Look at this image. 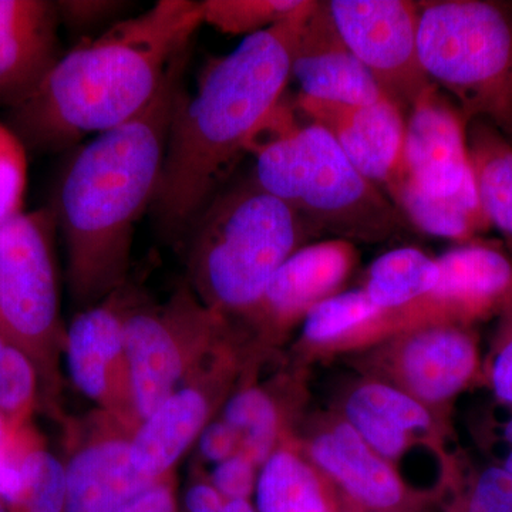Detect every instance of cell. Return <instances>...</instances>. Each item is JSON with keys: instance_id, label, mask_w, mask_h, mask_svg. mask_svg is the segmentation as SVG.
Returning a JSON list of instances; mask_svg holds the SVG:
<instances>
[{"instance_id": "f1b7e54d", "label": "cell", "mask_w": 512, "mask_h": 512, "mask_svg": "<svg viewBox=\"0 0 512 512\" xmlns=\"http://www.w3.org/2000/svg\"><path fill=\"white\" fill-rule=\"evenodd\" d=\"M25 497L12 512H64L66 467L42 447L26 446L19 456Z\"/></svg>"}, {"instance_id": "f35d334b", "label": "cell", "mask_w": 512, "mask_h": 512, "mask_svg": "<svg viewBox=\"0 0 512 512\" xmlns=\"http://www.w3.org/2000/svg\"><path fill=\"white\" fill-rule=\"evenodd\" d=\"M504 439L508 444H511L510 453L507 454L504 458L503 466L505 470L510 471L512 473V419L508 420L504 426Z\"/></svg>"}, {"instance_id": "ba28073f", "label": "cell", "mask_w": 512, "mask_h": 512, "mask_svg": "<svg viewBox=\"0 0 512 512\" xmlns=\"http://www.w3.org/2000/svg\"><path fill=\"white\" fill-rule=\"evenodd\" d=\"M217 325V312L181 291L161 309H134L124 316L131 403L137 424L156 412L180 389L190 369L194 348Z\"/></svg>"}, {"instance_id": "484cf974", "label": "cell", "mask_w": 512, "mask_h": 512, "mask_svg": "<svg viewBox=\"0 0 512 512\" xmlns=\"http://www.w3.org/2000/svg\"><path fill=\"white\" fill-rule=\"evenodd\" d=\"M222 420L237 434L238 453L255 466H262L274 453L278 433V412L262 390H242L228 400Z\"/></svg>"}, {"instance_id": "b9f144b4", "label": "cell", "mask_w": 512, "mask_h": 512, "mask_svg": "<svg viewBox=\"0 0 512 512\" xmlns=\"http://www.w3.org/2000/svg\"><path fill=\"white\" fill-rule=\"evenodd\" d=\"M0 512H12V511H10V508L8 507V505L3 503L2 500H0Z\"/></svg>"}, {"instance_id": "3957f363", "label": "cell", "mask_w": 512, "mask_h": 512, "mask_svg": "<svg viewBox=\"0 0 512 512\" xmlns=\"http://www.w3.org/2000/svg\"><path fill=\"white\" fill-rule=\"evenodd\" d=\"M201 25V2L192 0H160L114 23L60 57L35 92L13 107L15 133L26 147L57 151L127 123L156 97Z\"/></svg>"}, {"instance_id": "2e32d148", "label": "cell", "mask_w": 512, "mask_h": 512, "mask_svg": "<svg viewBox=\"0 0 512 512\" xmlns=\"http://www.w3.org/2000/svg\"><path fill=\"white\" fill-rule=\"evenodd\" d=\"M355 248L346 239H330L298 249L269 282L249 312L285 323L305 316L313 306L339 293L355 264Z\"/></svg>"}, {"instance_id": "603a6c76", "label": "cell", "mask_w": 512, "mask_h": 512, "mask_svg": "<svg viewBox=\"0 0 512 512\" xmlns=\"http://www.w3.org/2000/svg\"><path fill=\"white\" fill-rule=\"evenodd\" d=\"M467 151L485 217L512 237V144L493 123L476 119L467 124Z\"/></svg>"}, {"instance_id": "9a60e30c", "label": "cell", "mask_w": 512, "mask_h": 512, "mask_svg": "<svg viewBox=\"0 0 512 512\" xmlns=\"http://www.w3.org/2000/svg\"><path fill=\"white\" fill-rule=\"evenodd\" d=\"M130 439L119 431H106L74 451L64 466V512H117L157 484L131 463Z\"/></svg>"}, {"instance_id": "d6a6232c", "label": "cell", "mask_w": 512, "mask_h": 512, "mask_svg": "<svg viewBox=\"0 0 512 512\" xmlns=\"http://www.w3.org/2000/svg\"><path fill=\"white\" fill-rule=\"evenodd\" d=\"M256 466L242 454L215 464L210 483L222 495L225 501L247 500L255 494Z\"/></svg>"}, {"instance_id": "cb8c5ba5", "label": "cell", "mask_w": 512, "mask_h": 512, "mask_svg": "<svg viewBox=\"0 0 512 512\" xmlns=\"http://www.w3.org/2000/svg\"><path fill=\"white\" fill-rule=\"evenodd\" d=\"M439 279L437 258L417 248H397L373 262L363 291L387 316L424 308Z\"/></svg>"}, {"instance_id": "74e56055", "label": "cell", "mask_w": 512, "mask_h": 512, "mask_svg": "<svg viewBox=\"0 0 512 512\" xmlns=\"http://www.w3.org/2000/svg\"><path fill=\"white\" fill-rule=\"evenodd\" d=\"M221 512H258L251 501L247 500H235L227 501Z\"/></svg>"}, {"instance_id": "8992f818", "label": "cell", "mask_w": 512, "mask_h": 512, "mask_svg": "<svg viewBox=\"0 0 512 512\" xmlns=\"http://www.w3.org/2000/svg\"><path fill=\"white\" fill-rule=\"evenodd\" d=\"M419 59L468 121L512 131V13L485 0L419 3Z\"/></svg>"}, {"instance_id": "60d3db41", "label": "cell", "mask_w": 512, "mask_h": 512, "mask_svg": "<svg viewBox=\"0 0 512 512\" xmlns=\"http://www.w3.org/2000/svg\"><path fill=\"white\" fill-rule=\"evenodd\" d=\"M6 346H8V340H6L5 338H3L2 335H0V355H2L3 349H5Z\"/></svg>"}, {"instance_id": "d6986e66", "label": "cell", "mask_w": 512, "mask_h": 512, "mask_svg": "<svg viewBox=\"0 0 512 512\" xmlns=\"http://www.w3.org/2000/svg\"><path fill=\"white\" fill-rule=\"evenodd\" d=\"M477 366V346L470 333L447 323L414 332L400 356V370L412 396L429 403L460 392Z\"/></svg>"}, {"instance_id": "5bb4252c", "label": "cell", "mask_w": 512, "mask_h": 512, "mask_svg": "<svg viewBox=\"0 0 512 512\" xmlns=\"http://www.w3.org/2000/svg\"><path fill=\"white\" fill-rule=\"evenodd\" d=\"M57 22L56 3L0 0V106H19L59 62Z\"/></svg>"}, {"instance_id": "e0dca14e", "label": "cell", "mask_w": 512, "mask_h": 512, "mask_svg": "<svg viewBox=\"0 0 512 512\" xmlns=\"http://www.w3.org/2000/svg\"><path fill=\"white\" fill-rule=\"evenodd\" d=\"M311 457L320 471L365 510L400 512L406 504V488L396 471L348 423L316 437Z\"/></svg>"}, {"instance_id": "5b68a950", "label": "cell", "mask_w": 512, "mask_h": 512, "mask_svg": "<svg viewBox=\"0 0 512 512\" xmlns=\"http://www.w3.org/2000/svg\"><path fill=\"white\" fill-rule=\"evenodd\" d=\"M259 187L288 204L312 232L377 241L407 220L386 192L353 167L325 128L298 123L255 154Z\"/></svg>"}, {"instance_id": "8fae6325", "label": "cell", "mask_w": 512, "mask_h": 512, "mask_svg": "<svg viewBox=\"0 0 512 512\" xmlns=\"http://www.w3.org/2000/svg\"><path fill=\"white\" fill-rule=\"evenodd\" d=\"M298 106L335 138L353 167L380 190H386L402 170L406 120L402 107L389 97L359 106L301 96Z\"/></svg>"}, {"instance_id": "83f0119b", "label": "cell", "mask_w": 512, "mask_h": 512, "mask_svg": "<svg viewBox=\"0 0 512 512\" xmlns=\"http://www.w3.org/2000/svg\"><path fill=\"white\" fill-rule=\"evenodd\" d=\"M303 0H204L202 23L227 35H255L284 22Z\"/></svg>"}, {"instance_id": "7a4b0ae2", "label": "cell", "mask_w": 512, "mask_h": 512, "mask_svg": "<svg viewBox=\"0 0 512 512\" xmlns=\"http://www.w3.org/2000/svg\"><path fill=\"white\" fill-rule=\"evenodd\" d=\"M188 55L175 57L146 109L83 147L60 181L53 211L66 241L70 289L87 308L123 284L134 224L160 184Z\"/></svg>"}, {"instance_id": "ffe728a7", "label": "cell", "mask_w": 512, "mask_h": 512, "mask_svg": "<svg viewBox=\"0 0 512 512\" xmlns=\"http://www.w3.org/2000/svg\"><path fill=\"white\" fill-rule=\"evenodd\" d=\"M207 393L194 384L180 387L138 424L130 439L131 463L141 476L158 483L170 477L210 419Z\"/></svg>"}, {"instance_id": "6da1fadb", "label": "cell", "mask_w": 512, "mask_h": 512, "mask_svg": "<svg viewBox=\"0 0 512 512\" xmlns=\"http://www.w3.org/2000/svg\"><path fill=\"white\" fill-rule=\"evenodd\" d=\"M316 0L284 22L247 36L202 73L197 92L181 87L153 211L168 238H180L234 173L255 131L282 100L293 55Z\"/></svg>"}, {"instance_id": "ab89813d", "label": "cell", "mask_w": 512, "mask_h": 512, "mask_svg": "<svg viewBox=\"0 0 512 512\" xmlns=\"http://www.w3.org/2000/svg\"><path fill=\"white\" fill-rule=\"evenodd\" d=\"M12 430V427H10L9 424L6 423V420L0 416V446L10 439V436H12Z\"/></svg>"}, {"instance_id": "7c38bea8", "label": "cell", "mask_w": 512, "mask_h": 512, "mask_svg": "<svg viewBox=\"0 0 512 512\" xmlns=\"http://www.w3.org/2000/svg\"><path fill=\"white\" fill-rule=\"evenodd\" d=\"M117 301L92 306L74 318L66 335V359L74 386L107 412L133 414L124 316Z\"/></svg>"}, {"instance_id": "d4e9b609", "label": "cell", "mask_w": 512, "mask_h": 512, "mask_svg": "<svg viewBox=\"0 0 512 512\" xmlns=\"http://www.w3.org/2000/svg\"><path fill=\"white\" fill-rule=\"evenodd\" d=\"M258 512H335L318 474L288 450L274 451L259 470Z\"/></svg>"}, {"instance_id": "1f68e13d", "label": "cell", "mask_w": 512, "mask_h": 512, "mask_svg": "<svg viewBox=\"0 0 512 512\" xmlns=\"http://www.w3.org/2000/svg\"><path fill=\"white\" fill-rule=\"evenodd\" d=\"M463 512H512V473L501 466L484 470L474 481Z\"/></svg>"}, {"instance_id": "836d02e7", "label": "cell", "mask_w": 512, "mask_h": 512, "mask_svg": "<svg viewBox=\"0 0 512 512\" xmlns=\"http://www.w3.org/2000/svg\"><path fill=\"white\" fill-rule=\"evenodd\" d=\"M504 313L503 333L491 362L490 379L497 399L512 404V301L505 306Z\"/></svg>"}, {"instance_id": "d590c367", "label": "cell", "mask_w": 512, "mask_h": 512, "mask_svg": "<svg viewBox=\"0 0 512 512\" xmlns=\"http://www.w3.org/2000/svg\"><path fill=\"white\" fill-rule=\"evenodd\" d=\"M201 456L211 463H221L238 453L237 434L224 420L212 421L204 427L198 437Z\"/></svg>"}, {"instance_id": "7402d4cb", "label": "cell", "mask_w": 512, "mask_h": 512, "mask_svg": "<svg viewBox=\"0 0 512 512\" xmlns=\"http://www.w3.org/2000/svg\"><path fill=\"white\" fill-rule=\"evenodd\" d=\"M384 192L407 222L434 237L467 241L491 225L478 200L476 184L453 197H431L417 190L400 171Z\"/></svg>"}, {"instance_id": "e575fe53", "label": "cell", "mask_w": 512, "mask_h": 512, "mask_svg": "<svg viewBox=\"0 0 512 512\" xmlns=\"http://www.w3.org/2000/svg\"><path fill=\"white\" fill-rule=\"evenodd\" d=\"M123 2H107V0H69L57 2L59 18H63L73 28H86L96 25L117 10L123 8Z\"/></svg>"}, {"instance_id": "52a82bcc", "label": "cell", "mask_w": 512, "mask_h": 512, "mask_svg": "<svg viewBox=\"0 0 512 512\" xmlns=\"http://www.w3.org/2000/svg\"><path fill=\"white\" fill-rule=\"evenodd\" d=\"M56 225L53 210L20 212L0 224V335L46 379L55 373L59 340Z\"/></svg>"}, {"instance_id": "277c9868", "label": "cell", "mask_w": 512, "mask_h": 512, "mask_svg": "<svg viewBox=\"0 0 512 512\" xmlns=\"http://www.w3.org/2000/svg\"><path fill=\"white\" fill-rule=\"evenodd\" d=\"M190 271L211 311H251L278 269L312 234L255 178L222 190L190 229Z\"/></svg>"}, {"instance_id": "4dcf8cb0", "label": "cell", "mask_w": 512, "mask_h": 512, "mask_svg": "<svg viewBox=\"0 0 512 512\" xmlns=\"http://www.w3.org/2000/svg\"><path fill=\"white\" fill-rule=\"evenodd\" d=\"M26 180V146L15 131L0 124V224L23 212Z\"/></svg>"}, {"instance_id": "ac0fdd59", "label": "cell", "mask_w": 512, "mask_h": 512, "mask_svg": "<svg viewBox=\"0 0 512 512\" xmlns=\"http://www.w3.org/2000/svg\"><path fill=\"white\" fill-rule=\"evenodd\" d=\"M439 284L427 308L461 319L481 318L512 301V262L498 249L464 245L437 258Z\"/></svg>"}, {"instance_id": "9c48e42d", "label": "cell", "mask_w": 512, "mask_h": 512, "mask_svg": "<svg viewBox=\"0 0 512 512\" xmlns=\"http://www.w3.org/2000/svg\"><path fill=\"white\" fill-rule=\"evenodd\" d=\"M340 37L386 96L412 107L431 86L419 59V3L409 0H332Z\"/></svg>"}, {"instance_id": "f546056e", "label": "cell", "mask_w": 512, "mask_h": 512, "mask_svg": "<svg viewBox=\"0 0 512 512\" xmlns=\"http://www.w3.org/2000/svg\"><path fill=\"white\" fill-rule=\"evenodd\" d=\"M37 379L30 357L8 343L0 355V416L12 429H19L32 409Z\"/></svg>"}, {"instance_id": "44dd1931", "label": "cell", "mask_w": 512, "mask_h": 512, "mask_svg": "<svg viewBox=\"0 0 512 512\" xmlns=\"http://www.w3.org/2000/svg\"><path fill=\"white\" fill-rule=\"evenodd\" d=\"M346 417V423L384 460L399 457L409 434L430 426V414L419 399L383 383L356 389L346 403Z\"/></svg>"}, {"instance_id": "4316f807", "label": "cell", "mask_w": 512, "mask_h": 512, "mask_svg": "<svg viewBox=\"0 0 512 512\" xmlns=\"http://www.w3.org/2000/svg\"><path fill=\"white\" fill-rule=\"evenodd\" d=\"M384 315L363 289L340 292L313 306L303 322V338L329 343L369 328Z\"/></svg>"}, {"instance_id": "30bf717a", "label": "cell", "mask_w": 512, "mask_h": 512, "mask_svg": "<svg viewBox=\"0 0 512 512\" xmlns=\"http://www.w3.org/2000/svg\"><path fill=\"white\" fill-rule=\"evenodd\" d=\"M400 171L431 197H453L474 185L467 121L434 84L410 107Z\"/></svg>"}, {"instance_id": "8d00e7d4", "label": "cell", "mask_w": 512, "mask_h": 512, "mask_svg": "<svg viewBox=\"0 0 512 512\" xmlns=\"http://www.w3.org/2000/svg\"><path fill=\"white\" fill-rule=\"evenodd\" d=\"M117 512H180L173 481L168 477L154 484Z\"/></svg>"}, {"instance_id": "4fadbf2b", "label": "cell", "mask_w": 512, "mask_h": 512, "mask_svg": "<svg viewBox=\"0 0 512 512\" xmlns=\"http://www.w3.org/2000/svg\"><path fill=\"white\" fill-rule=\"evenodd\" d=\"M292 76L309 99L367 106L387 97L340 37L326 2H316L303 26Z\"/></svg>"}]
</instances>
